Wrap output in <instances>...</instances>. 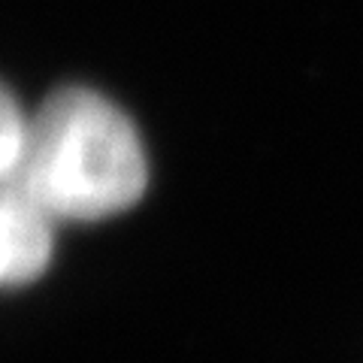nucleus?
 Listing matches in <instances>:
<instances>
[{"label": "nucleus", "instance_id": "nucleus-2", "mask_svg": "<svg viewBox=\"0 0 363 363\" xmlns=\"http://www.w3.org/2000/svg\"><path fill=\"white\" fill-rule=\"evenodd\" d=\"M55 224L0 191V288L37 281L52 264Z\"/></svg>", "mask_w": 363, "mask_h": 363}, {"label": "nucleus", "instance_id": "nucleus-3", "mask_svg": "<svg viewBox=\"0 0 363 363\" xmlns=\"http://www.w3.org/2000/svg\"><path fill=\"white\" fill-rule=\"evenodd\" d=\"M25 121L28 116L16 104V97L0 85V185H4V179L9 176V169H13L18 157V145H21V136H25Z\"/></svg>", "mask_w": 363, "mask_h": 363}, {"label": "nucleus", "instance_id": "nucleus-1", "mask_svg": "<svg viewBox=\"0 0 363 363\" xmlns=\"http://www.w3.org/2000/svg\"><path fill=\"white\" fill-rule=\"evenodd\" d=\"M149 161L133 121L91 88H61L28 116L0 191L55 227L104 221L140 203Z\"/></svg>", "mask_w": 363, "mask_h": 363}]
</instances>
